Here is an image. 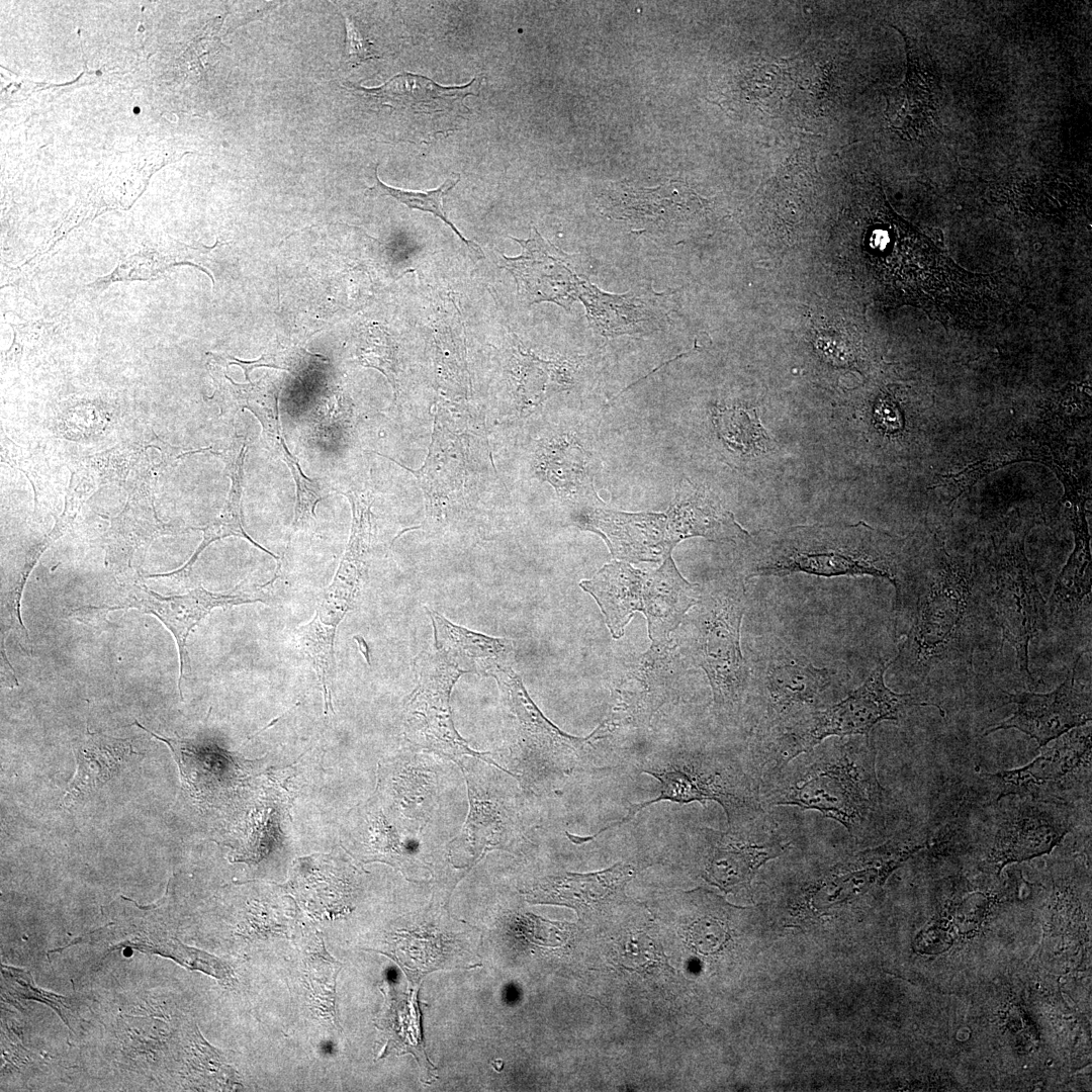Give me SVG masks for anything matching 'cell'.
<instances>
[{
	"label": "cell",
	"instance_id": "cell-30",
	"mask_svg": "<svg viewBox=\"0 0 1092 1092\" xmlns=\"http://www.w3.org/2000/svg\"><path fill=\"white\" fill-rule=\"evenodd\" d=\"M247 453V444L243 443L237 454L232 460H230V475L232 479L230 496L226 502L223 512L212 523L201 528L203 531V540L195 553L191 556L189 561L181 568L168 573L159 574L163 575H178L187 574L191 569V566L198 558L199 554L214 540L224 538L228 536H237L246 539L249 543L270 555L277 561V569L274 576L261 587H266L272 584L278 577L281 568V560L272 551L268 550L264 546L257 543L244 529L243 512H242V480H243V465L244 459Z\"/></svg>",
	"mask_w": 1092,
	"mask_h": 1092
},
{
	"label": "cell",
	"instance_id": "cell-34",
	"mask_svg": "<svg viewBox=\"0 0 1092 1092\" xmlns=\"http://www.w3.org/2000/svg\"><path fill=\"white\" fill-rule=\"evenodd\" d=\"M377 174L378 173L376 168L375 184L368 189L370 194H376L380 196L387 195L393 197L394 199L408 206L410 208L434 214L450 229H452V231L458 236L461 242L466 245L469 255L474 261H478L483 258V252L480 247L476 243L467 240L464 236L461 235L458 229L448 218L443 206L444 196L459 182V175L448 178L442 185H440L436 189L426 192H417L388 186L379 179Z\"/></svg>",
	"mask_w": 1092,
	"mask_h": 1092
},
{
	"label": "cell",
	"instance_id": "cell-35",
	"mask_svg": "<svg viewBox=\"0 0 1092 1092\" xmlns=\"http://www.w3.org/2000/svg\"><path fill=\"white\" fill-rule=\"evenodd\" d=\"M2 989L13 1000L33 999L46 1003L55 1009L63 1021L75 1030L73 1024L78 1023V1013L68 1005V998L39 989L33 982L29 972L21 969L2 965Z\"/></svg>",
	"mask_w": 1092,
	"mask_h": 1092
},
{
	"label": "cell",
	"instance_id": "cell-3",
	"mask_svg": "<svg viewBox=\"0 0 1092 1092\" xmlns=\"http://www.w3.org/2000/svg\"><path fill=\"white\" fill-rule=\"evenodd\" d=\"M745 540V579L799 572L827 577L869 575L889 580L897 596L915 562L906 539L863 521L764 530Z\"/></svg>",
	"mask_w": 1092,
	"mask_h": 1092
},
{
	"label": "cell",
	"instance_id": "cell-32",
	"mask_svg": "<svg viewBox=\"0 0 1092 1092\" xmlns=\"http://www.w3.org/2000/svg\"><path fill=\"white\" fill-rule=\"evenodd\" d=\"M519 379L517 392L524 405L540 403L551 392L571 383L566 362L543 360L518 349Z\"/></svg>",
	"mask_w": 1092,
	"mask_h": 1092
},
{
	"label": "cell",
	"instance_id": "cell-22",
	"mask_svg": "<svg viewBox=\"0 0 1092 1092\" xmlns=\"http://www.w3.org/2000/svg\"><path fill=\"white\" fill-rule=\"evenodd\" d=\"M701 597L699 584L686 580L678 572L671 554L662 565L645 573L642 613L647 620L651 648L664 650L670 633L681 623L688 611Z\"/></svg>",
	"mask_w": 1092,
	"mask_h": 1092
},
{
	"label": "cell",
	"instance_id": "cell-20",
	"mask_svg": "<svg viewBox=\"0 0 1092 1092\" xmlns=\"http://www.w3.org/2000/svg\"><path fill=\"white\" fill-rule=\"evenodd\" d=\"M1070 830V824L1054 810L1037 805L1012 811L997 829L988 861L1001 868L1050 852Z\"/></svg>",
	"mask_w": 1092,
	"mask_h": 1092
},
{
	"label": "cell",
	"instance_id": "cell-19",
	"mask_svg": "<svg viewBox=\"0 0 1092 1092\" xmlns=\"http://www.w3.org/2000/svg\"><path fill=\"white\" fill-rule=\"evenodd\" d=\"M87 941L108 948L131 947L148 953H156L174 960L181 966L200 971L218 980L233 976L229 966L218 958L203 950L185 945L158 921L118 920L94 930Z\"/></svg>",
	"mask_w": 1092,
	"mask_h": 1092
},
{
	"label": "cell",
	"instance_id": "cell-17",
	"mask_svg": "<svg viewBox=\"0 0 1092 1092\" xmlns=\"http://www.w3.org/2000/svg\"><path fill=\"white\" fill-rule=\"evenodd\" d=\"M1078 656L1065 680L1045 694H1006L1016 710L1008 719L989 728L985 735L1001 729H1017L1034 738L1040 747L1073 728L1091 720V693L1076 680Z\"/></svg>",
	"mask_w": 1092,
	"mask_h": 1092
},
{
	"label": "cell",
	"instance_id": "cell-36",
	"mask_svg": "<svg viewBox=\"0 0 1092 1092\" xmlns=\"http://www.w3.org/2000/svg\"><path fill=\"white\" fill-rule=\"evenodd\" d=\"M357 356L360 363L382 372L391 384L395 398L398 394L396 347L379 327H371L362 335Z\"/></svg>",
	"mask_w": 1092,
	"mask_h": 1092
},
{
	"label": "cell",
	"instance_id": "cell-37",
	"mask_svg": "<svg viewBox=\"0 0 1092 1092\" xmlns=\"http://www.w3.org/2000/svg\"><path fill=\"white\" fill-rule=\"evenodd\" d=\"M573 443L547 448L542 456L548 480L558 487H572L585 477V454Z\"/></svg>",
	"mask_w": 1092,
	"mask_h": 1092
},
{
	"label": "cell",
	"instance_id": "cell-40",
	"mask_svg": "<svg viewBox=\"0 0 1092 1092\" xmlns=\"http://www.w3.org/2000/svg\"><path fill=\"white\" fill-rule=\"evenodd\" d=\"M345 26L346 53L353 67L365 61L379 58L373 50L372 43L363 37L354 20L348 15L345 16Z\"/></svg>",
	"mask_w": 1092,
	"mask_h": 1092
},
{
	"label": "cell",
	"instance_id": "cell-29",
	"mask_svg": "<svg viewBox=\"0 0 1092 1092\" xmlns=\"http://www.w3.org/2000/svg\"><path fill=\"white\" fill-rule=\"evenodd\" d=\"M77 769L65 794L67 806L103 785L133 753L131 744L103 734L90 733L74 746Z\"/></svg>",
	"mask_w": 1092,
	"mask_h": 1092
},
{
	"label": "cell",
	"instance_id": "cell-14",
	"mask_svg": "<svg viewBox=\"0 0 1092 1092\" xmlns=\"http://www.w3.org/2000/svg\"><path fill=\"white\" fill-rule=\"evenodd\" d=\"M480 78L463 86L443 87L424 76L402 73L381 87L358 88L365 96L404 114L415 124L419 140L454 130L462 116L470 113L464 99L477 95Z\"/></svg>",
	"mask_w": 1092,
	"mask_h": 1092
},
{
	"label": "cell",
	"instance_id": "cell-4",
	"mask_svg": "<svg viewBox=\"0 0 1092 1092\" xmlns=\"http://www.w3.org/2000/svg\"><path fill=\"white\" fill-rule=\"evenodd\" d=\"M890 664L880 660L866 680L844 698L787 727L753 737L752 766L760 780L828 737L870 736L878 723L899 721L911 707L927 705L887 687L885 672Z\"/></svg>",
	"mask_w": 1092,
	"mask_h": 1092
},
{
	"label": "cell",
	"instance_id": "cell-33",
	"mask_svg": "<svg viewBox=\"0 0 1092 1092\" xmlns=\"http://www.w3.org/2000/svg\"><path fill=\"white\" fill-rule=\"evenodd\" d=\"M179 253L172 247L144 246L123 257L112 272L87 285L92 290L101 291L114 282L133 280H153L174 265Z\"/></svg>",
	"mask_w": 1092,
	"mask_h": 1092
},
{
	"label": "cell",
	"instance_id": "cell-10",
	"mask_svg": "<svg viewBox=\"0 0 1092 1092\" xmlns=\"http://www.w3.org/2000/svg\"><path fill=\"white\" fill-rule=\"evenodd\" d=\"M415 670L417 686L404 707L405 734L410 741L456 763L465 756H473L506 771L488 753L471 749L454 726L450 695L465 671L438 651L421 653L415 660Z\"/></svg>",
	"mask_w": 1092,
	"mask_h": 1092
},
{
	"label": "cell",
	"instance_id": "cell-2",
	"mask_svg": "<svg viewBox=\"0 0 1092 1092\" xmlns=\"http://www.w3.org/2000/svg\"><path fill=\"white\" fill-rule=\"evenodd\" d=\"M760 798L763 807L818 811L857 842L874 838L885 823V790L870 736L839 737L800 754L760 780Z\"/></svg>",
	"mask_w": 1092,
	"mask_h": 1092
},
{
	"label": "cell",
	"instance_id": "cell-7",
	"mask_svg": "<svg viewBox=\"0 0 1092 1092\" xmlns=\"http://www.w3.org/2000/svg\"><path fill=\"white\" fill-rule=\"evenodd\" d=\"M642 772L659 782V794L649 801L630 804L622 820L600 829L593 836H585L586 841L661 801L681 804L714 801L723 808L729 827L745 824L765 813L759 776L753 768L746 769L739 760L724 754H685L663 764L643 768Z\"/></svg>",
	"mask_w": 1092,
	"mask_h": 1092
},
{
	"label": "cell",
	"instance_id": "cell-21",
	"mask_svg": "<svg viewBox=\"0 0 1092 1092\" xmlns=\"http://www.w3.org/2000/svg\"><path fill=\"white\" fill-rule=\"evenodd\" d=\"M635 873L636 867L627 862H617L607 870L588 874L564 873L542 879L526 894L532 903L590 911L619 901Z\"/></svg>",
	"mask_w": 1092,
	"mask_h": 1092
},
{
	"label": "cell",
	"instance_id": "cell-11",
	"mask_svg": "<svg viewBox=\"0 0 1092 1092\" xmlns=\"http://www.w3.org/2000/svg\"><path fill=\"white\" fill-rule=\"evenodd\" d=\"M476 758L465 756L458 763L470 809L461 832L447 844L452 858H467L470 867L486 851H513L527 842L514 797L502 787L499 775Z\"/></svg>",
	"mask_w": 1092,
	"mask_h": 1092
},
{
	"label": "cell",
	"instance_id": "cell-31",
	"mask_svg": "<svg viewBox=\"0 0 1092 1092\" xmlns=\"http://www.w3.org/2000/svg\"><path fill=\"white\" fill-rule=\"evenodd\" d=\"M931 112L932 92L909 59L905 81L888 96V119L895 128L912 138L919 135L929 123Z\"/></svg>",
	"mask_w": 1092,
	"mask_h": 1092
},
{
	"label": "cell",
	"instance_id": "cell-9",
	"mask_svg": "<svg viewBox=\"0 0 1092 1092\" xmlns=\"http://www.w3.org/2000/svg\"><path fill=\"white\" fill-rule=\"evenodd\" d=\"M491 676L517 720L522 783L530 785L542 778L567 777L585 764L592 740L596 739L594 733L584 738L575 737L556 727L535 705L511 666L498 668Z\"/></svg>",
	"mask_w": 1092,
	"mask_h": 1092
},
{
	"label": "cell",
	"instance_id": "cell-18",
	"mask_svg": "<svg viewBox=\"0 0 1092 1092\" xmlns=\"http://www.w3.org/2000/svg\"><path fill=\"white\" fill-rule=\"evenodd\" d=\"M579 300L593 329L606 337L647 335L661 330L668 320L662 294L651 288L612 294L587 281Z\"/></svg>",
	"mask_w": 1092,
	"mask_h": 1092
},
{
	"label": "cell",
	"instance_id": "cell-1",
	"mask_svg": "<svg viewBox=\"0 0 1092 1092\" xmlns=\"http://www.w3.org/2000/svg\"><path fill=\"white\" fill-rule=\"evenodd\" d=\"M977 574L974 560L953 556L943 545L935 547L929 559H916L894 602L895 627L905 639L892 662L903 673L923 678L936 663L972 650L979 607Z\"/></svg>",
	"mask_w": 1092,
	"mask_h": 1092
},
{
	"label": "cell",
	"instance_id": "cell-12",
	"mask_svg": "<svg viewBox=\"0 0 1092 1092\" xmlns=\"http://www.w3.org/2000/svg\"><path fill=\"white\" fill-rule=\"evenodd\" d=\"M792 844L766 812L726 831L699 827L693 837L703 876L726 891L748 885L762 864L786 853Z\"/></svg>",
	"mask_w": 1092,
	"mask_h": 1092
},
{
	"label": "cell",
	"instance_id": "cell-28",
	"mask_svg": "<svg viewBox=\"0 0 1092 1092\" xmlns=\"http://www.w3.org/2000/svg\"><path fill=\"white\" fill-rule=\"evenodd\" d=\"M1075 546L1065 567L1056 579L1050 600V613L1060 620H1072L1091 605L1090 536L1085 510L1072 511Z\"/></svg>",
	"mask_w": 1092,
	"mask_h": 1092
},
{
	"label": "cell",
	"instance_id": "cell-5",
	"mask_svg": "<svg viewBox=\"0 0 1092 1092\" xmlns=\"http://www.w3.org/2000/svg\"><path fill=\"white\" fill-rule=\"evenodd\" d=\"M748 668L746 705L752 710L753 737L834 703V672L814 665L777 636L756 640Z\"/></svg>",
	"mask_w": 1092,
	"mask_h": 1092
},
{
	"label": "cell",
	"instance_id": "cell-16",
	"mask_svg": "<svg viewBox=\"0 0 1092 1092\" xmlns=\"http://www.w3.org/2000/svg\"><path fill=\"white\" fill-rule=\"evenodd\" d=\"M522 248L517 257L503 256V267L515 278L519 295L528 304L553 302L569 309L579 300L588 279L580 274L574 255L564 253L531 229L527 240L512 238Z\"/></svg>",
	"mask_w": 1092,
	"mask_h": 1092
},
{
	"label": "cell",
	"instance_id": "cell-38",
	"mask_svg": "<svg viewBox=\"0 0 1092 1092\" xmlns=\"http://www.w3.org/2000/svg\"><path fill=\"white\" fill-rule=\"evenodd\" d=\"M721 434L742 450L761 448L768 441L755 411L728 410L719 415Z\"/></svg>",
	"mask_w": 1092,
	"mask_h": 1092
},
{
	"label": "cell",
	"instance_id": "cell-25",
	"mask_svg": "<svg viewBox=\"0 0 1092 1092\" xmlns=\"http://www.w3.org/2000/svg\"><path fill=\"white\" fill-rule=\"evenodd\" d=\"M461 441L450 432L435 415L432 442L426 462L419 470H413L397 460L379 452L376 454L388 458L413 473L419 480L427 499V510L432 515L440 516L448 502L461 490L464 476V456Z\"/></svg>",
	"mask_w": 1092,
	"mask_h": 1092
},
{
	"label": "cell",
	"instance_id": "cell-41",
	"mask_svg": "<svg viewBox=\"0 0 1092 1092\" xmlns=\"http://www.w3.org/2000/svg\"><path fill=\"white\" fill-rule=\"evenodd\" d=\"M875 419L886 433H896L903 425L899 406L890 398L881 399L875 406Z\"/></svg>",
	"mask_w": 1092,
	"mask_h": 1092
},
{
	"label": "cell",
	"instance_id": "cell-26",
	"mask_svg": "<svg viewBox=\"0 0 1092 1092\" xmlns=\"http://www.w3.org/2000/svg\"><path fill=\"white\" fill-rule=\"evenodd\" d=\"M587 529L605 537L612 553L627 560H658L671 554L666 542L664 516L599 514Z\"/></svg>",
	"mask_w": 1092,
	"mask_h": 1092
},
{
	"label": "cell",
	"instance_id": "cell-15",
	"mask_svg": "<svg viewBox=\"0 0 1092 1092\" xmlns=\"http://www.w3.org/2000/svg\"><path fill=\"white\" fill-rule=\"evenodd\" d=\"M109 598L111 604L87 608L109 611L135 609L142 613L156 616L173 634L179 653L180 674L178 687L181 695L182 678L186 667H189L186 642L190 631L214 608L267 602L263 597L249 595L245 592L211 593L200 585L184 595L164 597L149 589L143 583L119 585L112 590Z\"/></svg>",
	"mask_w": 1092,
	"mask_h": 1092
},
{
	"label": "cell",
	"instance_id": "cell-23",
	"mask_svg": "<svg viewBox=\"0 0 1092 1092\" xmlns=\"http://www.w3.org/2000/svg\"><path fill=\"white\" fill-rule=\"evenodd\" d=\"M749 535L718 499L689 481L680 486L666 520V542L671 549L693 536L718 541L745 540Z\"/></svg>",
	"mask_w": 1092,
	"mask_h": 1092
},
{
	"label": "cell",
	"instance_id": "cell-42",
	"mask_svg": "<svg viewBox=\"0 0 1092 1092\" xmlns=\"http://www.w3.org/2000/svg\"><path fill=\"white\" fill-rule=\"evenodd\" d=\"M354 639L357 641L359 649H360L361 653L363 654V656L365 657L367 663L370 664L369 647H368L366 641L361 636H355Z\"/></svg>",
	"mask_w": 1092,
	"mask_h": 1092
},
{
	"label": "cell",
	"instance_id": "cell-8",
	"mask_svg": "<svg viewBox=\"0 0 1092 1092\" xmlns=\"http://www.w3.org/2000/svg\"><path fill=\"white\" fill-rule=\"evenodd\" d=\"M1032 526L1017 524L994 541L992 604L1003 641L1016 652L1020 670L1031 676L1028 647L1046 623V605L1039 592L1024 550V540Z\"/></svg>",
	"mask_w": 1092,
	"mask_h": 1092
},
{
	"label": "cell",
	"instance_id": "cell-24",
	"mask_svg": "<svg viewBox=\"0 0 1092 1092\" xmlns=\"http://www.w3.org/2000/svg\"><path fill=\"white\" fill-rule=\"evenodd\" d=\"M432 620L437 651L465 672L492 675L510 666L513 642L454 625L437 611L425 607Z\"/></svg>",
	"mask_w": 1092,
	"mask_h": 1092
},
{
	"label": "cell",
	"instance_id": "cell-13",
	"mask_svg": "<svg viewBox=\"0 0 1092 1092\" xmlns=\"http://www.w3.org/2000/svg\"><path fill=\"white\" fill-rule=\"evenodd\" d=\"M1045 746V745H1044ZM1091 775V728L1076 727L1041 749L1030 763L1011 770L985 775L999 797L1019 795L1041 802H1064Z\"/></svg>",
	"mask_w": 1092,
	"mask_h": 1092
},
{
	"label": "cell",
	"instance_id": "cell-6",
	"mask_svg": "<svg viewBox=\"0 0 1092 1092\" xmlns=\"http://www.w3.org/2000/svg\"><path fill=\"white\" fill-rule=\"evenodd\" d=\"M696 606L691 620L694 659L708 676L716 715L727 722L736 721L746 706L749 684L748 663L740 645L746 609L742 579L701 590Z\"/></svg>",
	"mask_w": 1092,
	"mask_h": 1092
},
{
	"label": "cell",
	"instance_id": "cell-27",
	"mask_svg": "<svg viewBox=\"0 0 1092 1092\" xmlns=\"http://www.w3.org/2000/svg\"><path fill=\"white\" fill-rule=\"evenodd\" d=\"M645 573L628 563L605 565L594 577L580 581L581 588L599 605L612 636L619 639L635 612L643 609Z\"/></svg>",
	"mask_w": 1092,
	"mask_h": 1092
},
{
	"label": "cell",
	"instance_id": "cell-39",
	"mask_svg": "<svg viewBox=\"0 0 1092 1092\" xmlns=\"http://www.w3.org/2000/svg\"><path fill=\"white\" fill-rule=\"evenodd\" d=\"M688 932L691 945L704 954L720 950L729 939V927L725 920L712 913L699 916Z\"/></svg>",
	"mask_w": 1092,
	"mask_h": 1092
}]
</instances>
